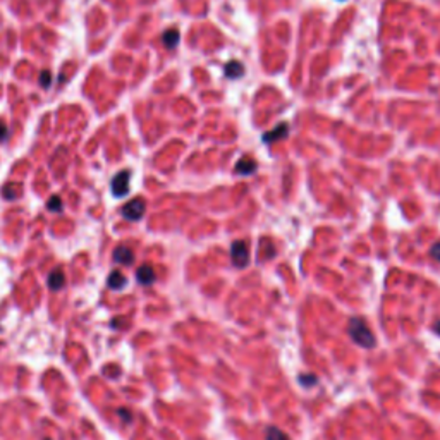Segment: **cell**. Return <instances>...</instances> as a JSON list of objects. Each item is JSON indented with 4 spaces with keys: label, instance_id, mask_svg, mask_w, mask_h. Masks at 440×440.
Returning a JSON list of instances; mask_svg holds the SVG:
<instances>
[{
    "label": "cell",
    "instance_id": "1",
    "mask_svg": "<svg viewBox=\"0 0 440 440\" xmlns=\"http://www.w3.org/2000/svg\"><path fill=\"white\" fill-rule=\"evenodd\" d=\"M347 334L353 340H355V344H358L360 347L372 349V347H375V344H377V339H375V335H373V332L370 330L367 322H365L363 318H360V316H355V318L349 320Z\"/></svg>",
    "mask_w": 440,
    "mask_h": 440
},
{
    "label": "cell",
    "instance_id": "2",
    "mask_svg": "<svg viewBox=\"0 0 440 440\" xmlns=\"http://www.w3.org/2000/svg\"><path fill=\"white\" fill-rule=\"evenodd\" d=\"M231 258L234 267L244 269L249 263V248L246 241H234L231 246Z\"/></svg>",
    "mask_w": 440,
    "mask_h": 440
},
{
    "label": "cell",
    "instance_id": "3",
    "mask_svg": "<svg viewBox=\"0 0 440 440\" xmlns=\"http://www.w3.org/2000/svg\"><path fill=\"white\" fill-rule=\"evenodd\" d=\"M145 210H146V203L143 201L141 198H134L122 207V215H124L126 220L129 222H136V220H141V217L145 215Z\"/></svg>",
    "mask_w": 440,
    "mask_h": 440
},
{
    "label": "cell",
    "instance_id": "4",
    "mask_svg": "<svg viewBox=\"0 0 440 440\" xmlns=\"http://www.w3.org/2000/svg\"><path fill=\"white\" fill-rule=\"evenodd\" d=\"M129 181H131V174L129 170H121L119 174L114 175L112 179V193L117 198H122L129 193Z\"/></svg>",
    "mask_w": 440,
    "mask_h": 440
},
{
    "label": "cell",
    "instance_id": "5",
    "mask_svg": "<svg viewBox=\"0 0 440 440\" xmlns=\"http://www.w3.org/2000/svg\"><path fill=\"white\" fill-rule=\"evenodd\" d=\"M287 134H289V124H287V122H282V124H279L277 127H274L272 131L263 134L261 141L263 143H275V141H279V139L286 138Z\"/></svg>",
    "mask_w": 440,
    "mask_h": 440
},
{
    "label": "cell",
    "instance_id": "6",
    "mask_svg": "<svg viewBox=\"0 0 440 440\" xmlns=\"http://www.w3.org/2000/svg\"><path fill=\"white\" fill-rule=\"evenodd\" d=\"M114 260L117 263H122V265H131L134 261V254L127 246H117L114 249Z\"/></svg>",
    "mask_w": 440,
    "mask_h": 440
},
{
    "label": "cell",
    "instance_id": "7",
    "mask_svg": "<svg viewBox=\"0 0 440 440\" xmlns=\"http://www.w3.org/2000/svg\"><path fill=\"white\" fill-rule=\"evenodd\" d=\"M136 279H138L139 284H143V286H150V284L155 282V279L157 277H155V270L151 269L150 265H141L136 272Z\"/></svg>",
    "mask_w": 440,
    "mask_h": 440
},
{
    "label": "cell",
    "instance_id": "8",
    "mask_svg": "<svg viewBox=\"0 0 440 440\" xmlns=\"http://www.w3.org/2000/svg\"><path fill=\"white\" fill-rule=\"evenodd\" d=\"M258 163L254 162V160H249V158H242L239 160V162L236 163V167H234V172L236 174H242V175H251L254 170H256Z\"/></svg>",
    "mask_w": 440,
    "mask_h": 440
},
{
    "label": "cell",
    "instance_id": "9",
    "mask_svg": "<svg viewBox=\"0 0 440 440\" xmlns=\"http://www.w3.org/2000/svg\"><path fill=\"white\" fill-rule=\"evenodd\" d=\"M64 284H65V277H64V272L60 269H55L50 275H48V287H50L52 291L62 289Z\"/></svg>",
    "mask_w": 440,
    "mask_h": 440
},
{
    "label": "cell",
    "instance_id": "10",
    "mask_svg": "<svg viewBox=\"0 0 440 440\" xmlns=\"http://www.w3.org/2000/svg\"><path fill=\"white\" fill-rule=\"evenodd\" d=\"M179 40H181V35L178 30H174V28H170V30H167L165 33H163L162 36V42L163 45H165L167 48H175L179 45Z\"/></svg>",
    "mask_w": 440,
    "mask_h": 440
},
{
    "label": "cell",
    "instance_id": "11",
    "mask_svg": "<svg viewBox=\"0 0 440 440\" xmlns=\"http://www.w3.org/2000/svg\"><path fill=\"white\" fill-rule=\"evenodd\" d=\"M107 284H109L110 289L119 291V289H122V287L126 286V277L119 272V270H114V272L109 275V281H107Z\"/></svg>",
    "mask_w": 440,
    "mask_h": 440
},
{
    "label": "cell",
    "instance_id": "12",
    "mask_svg": "<svg viewBox=\"0 0 440 440\" xmlns=\"http://www.w3.org/2000/svg\"><path fill=\"white\" fill-rule=\"evenodd\" d=\"M242 71H244V67L237 62V60H232V62L227 64V67H225V76L231 77V79H236V77H239Z\"/></svg>",
    "mask_w": 440,
    "mask_h": 440
},
{
    "label": "cell",
    "instance_id": "13",
    "mask_svg": "<svg viewBox=\"0 0 440 440\" xmlns=\"http://www.w3.org/2000/svg\"><path fill=\"white\" fill-rule=\"evenodd\" d=\"M265 438L267 440H291L287 437V433H284L282 430L275 428V426H269V428H267Z\"/></svg>",
    "mask_w": 440,
    "mask_h": 440
},
{
    "label": "cell",
    "instance_id": "14",
    "mask_svg": "<svg viewBox=\"0 0 440 440\" xmlns=\"http://www.w3.org/2000/svg\"><path fill=\"white\" fill-rule=\"evenodd\" d=\"M47 208L52 210V212H55V213H60L64 210L62 200H60L59 196H52V198L48 200V203H47Z\"/></svg>",
    "mask_w": 440,
    "mask_h": 440
},
{
    "label": "cell",
    "instance_id": "15",
    "mask_svg": "<svg viewBox=\"0 0 440 440\" xmlns=\"http://www.w3.org/2000/svg\"><path fill=\"white\" fill-rule=\"evenodd\" d=\"M38 83H40V86H42V88H50V84H52V72L50 71H42L40 72V77H38Z\"/></svg>",
    "mask_w": 440,
    "mask_h": 440
},
{
    "label": "cell",
    "instance_id": "16",
    "mask_svg": "<svg viewBox=\"0 0 440 440\" xmlns=\"http://www.w3.org/2000/svg\"><path fill=\"white\" fill-rule=\"evenodd\" d=\"M299 382H301L303 387H313V385H316V382H318V378L315 375H301L299 377Z\"/></svg>",
    "mask_w": 440,
    "mask_h": 440
},
{
    "label": "cell",
    "instance_id": "17",
    "mask_svg": "<svg viewBox=\"0 0 440 440\" xmlns=\"http://www.w3.org/2000/svg\"><path fill=\"white\" fill-rule=\"evenodd\" d=\"M7 136H9V129H7V124L4 121H0V141H6Z\"/></svg>",
    "mask_w": 440,
    "mask_h": 440
},
{
    "label": "cell",
    "instance_id": "18",
    "mask_svg": "<svg viewBox=\"0 0 440 440\" xmlns=\"http://www.w3.org/2000/svg\"><path fill=\"white\" fill-rule=\"evenodd\" d=\"M430 254L431 256L435 258V260L437 261H440V242H437V244H433L431 246V249H430Z\"/></svg>",
    "mask_w": 440,
    "mask_h": 440
},
{
    "label": "cell",
    "instance_id": "19",
    "mask_svg": "<svg viewBox=\"0 0 440 440\" xmlns=\"http://www.w3.org/2000/svg\"><path fill=\"white\" fill-rule=\"evenodd\" d=\"M117 414H119V416H121L122 419H126V423H131V421H133V418H131V414H129V411H127V409H122V408H121V409H117Z\"/></svg>",
    "mask_w": 440,
    "mask_h": 440
},
{
    "label": "cell",
    "instance_id": "20",
    "mask_svg": "<svg viewBox=\"0 0 440 440\" xmlns=\"http://www.w3.org/2000/svg\"><path fill=\"white\" fill-rule=\"evenodd\" d=\"M16 193H12V184H7L6 188H4V198L6 200H12L14 198Z\"/></svg>",
    "mask_w": 440,
    "mask_h": 440
},
{
    "label": "cell",
    "instance_id": "21",
    "mask_svg": "<svg viewBox=\"0 0 440 440\" xmlns=\"http://www.w3.org/2000/svg\"><path fill=\"white\" fill-rule=\"evenodd\" d=\"M433 332H435V334H438V335H440V320H438V322H435V325H433Z\"/></svg>",
    "mask_w": 440,
    "mask_h": 440
}]
</instances>
